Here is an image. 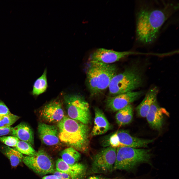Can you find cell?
Segmentation results:
<instances>
[{
  "label": "cell",
  "instance_id": "cell-17",
  "mask_svg": "<svg viewBox=\"0 0 179 179\" xmlns=\"http://www.w3.org/2000/svg\"><path fill=\"white\" fill-rule=\"evenodd\" d=\"M10 134L20 140L27 142L32 145L34 143V133L28 124L22 122L13 127Z\"/></svg>",
  "mask_w": 179,
  "mask_h": 179
},
{
  "label": "cell",
  "instance_id": "cell-5",
  "mask_svg": "<svg viewBox=\"0 0 179 179\" xmlns=\"http://www.w3.org/2000/svg\"><path fill=\"white\" fill-rule=\"evenodd\" d=\"M64 100L69 117L86 125L90 123L89 104L83 97L76 94L66 95Z\"/></svg>",
  "mask_w": 179,
  "mask_h": 179
},
{
  "label": "cell",
  "instance_id": "cell-19",
  "mask_svg": "<svg viewBox=\"0 0 179 179\" xmlns=\"http://www.w3.org/2000/svg\"><path fill=\"white\" fill-rule=\"evenodd\" d=\"M116 122L119 126L128 124L132 121L133 117V109L130 104L118 111L115 115Z\"/></svg>",
  "mask_w": 179,
  "mask_h": 179
},
{
  "label": "cell",
  "instance_id": "cell-15",
  "mask_svg": "<svg viewBox=\"0 0 179 179\" xmlns=\"http://www.w3.org/2000/svg\"><path fill=\"white\" fill-rule=\"evenodd\" d=\"M101 62L90 60L86 68V84L91 95H97V82Z\"/></svg>",
  "mask_w": 179,
  "mask_h": 179
},
{
  "label": "cell",
  "instance_id": "cell-1",
  "mask_svg": "<svg viewBox=\"0 0 179 179\" xmlns=\"http://www.w3.org/2000/svg\"><path fill=\"white\" fill-rule=\"evenodd\" d=\"M179 4L175 0L137 1L135 12L136 43L145 46L154 44L164 23L178 10Z\"/></svg>",
  "mask_w": 179,
  "mask_h": 179
},
{
  "label": "cell",
  "instance_id": "cell-27",
  "mask_svg": "<svg viewBox=\"0 0 179 179\" xmlns=\"http://www.w3.org/2000/svg\"><path fill=\"white\" fill-rule=\"evenodd\" d=\"M53 173V174L56 175L60 179H71L69 176L65 173L56 170Z\"/></svg>",
  "mask_w": 179,
  "mask_h": 179
},
{
  "label": "cell",
  "instance_id": "cell-13",
  "mask_svg": "<svg viewBox=\"0 0 179 179\" xmlns=\"http://www.w3.org/2000/svg\"><path fill=\"white\" fill-rule=\"evenodd\" d=\"M56 170L67 174L71 179H83L86 171L85 166L78 162L70 165L64 162L61 158L58 159L56 164Z\"/></svg>",
  "mask_w": 179,
  "mask_h": 179
},
{
  "label": "cell",
  "instance_id": "cell-22",
  "mask_svg": "<svg viewBox=\"0 0 179 179\" xmlns=\"http://www.w3.org/2000/svg\"><path fill=\"white\" fill-rule=\"evenodd\" d=\"M47 71L45 70L42 75L35 82L33 87L32 94L38 95L45 92L47 87Z\"/></svg>",
  "mask_w": 179,
  "mask_h": 179
},
{
  "label": "cell",
  "instance_id": "cell-4",
  "mask_svg": "<svg viewBox=\"0 0 179 179\" xmlns=\"http://www.w3.org/2000/svg\"><path fill=\"white\" fill-rule=\"evenodd\" d=\"M151 157L149 150L128 147H118L113 169L131 170L140 163L148 162Z\"/></svg>",
  "mask_w": 179,
  "mask_h": 179
},
{
  "label": "cell",
  "instance_id": "cell-30",
  "mask_svg": "<svg viewBox=\"0 0 179 179\" xmlns=\"http://www.w3.org/2000/svg\"><path fill=\"white\" fill-rule=\"evenodd\" d=\"M87 179H110L108 178H104L99 176H93L89 177Z\"/></svg>",
  "mask_w": 179,
  "mask_h": 179
},
{
  "label": "cell",
  "instance_id": "cell-23",
  "mask_svg": "<svg viewBox=\"0 0 179 179\" xmlns=\"http://www.w3.org/2000/svg\"><path fill=\"white\" fill-rule=\"evenodd\" d=\"M15 149L22 154L30 156L35 154L36 151L30 143L22 141L19 140L17 142Z\"/></svg>",
  "mask_w": 179,
  "mask_h": 179
},
{
  "label": "cell",
  "instance_id": "cell-28",
  "mask_svg": "<svg viewBox=\"0 0 179 179\" xmlns=\"http://www.w3.org/2000/svg\"><path fill=\"white\" fill-rule=\"evenodd\" d=\"M13 127H10L6 128H0V137L10 134Z\"/></svg>",
  "mask_w": 179,
  "mask_h": 179
},
{
  "label": "cell",
  "instance_id": "cell-8",
  "mask_svg": "<svg viewBox=\"0 0 179 179\" xmlns=\"http://www.w3.org/2000/svg\"><path fill=\"white\" fill-rule=\"evenodd\" d=\"M138 54H142L131 51H118L100 48L96 49L91 54L90 60L106 64H112L127 56Z\"/></svg>",
  "mask_w": 179,
  "mask_h": 179
},
{
  "label": "cell",
  "instance_id": "cell-21",
  "mask_svg": "<svg viewBox=\"0 0 179 179\" xmlns=\"http://www.w3.org/2000/svg\"><path fill=\"white\" fill-rule=\"evenodd\" d=\"M61 159L68 164L72 165L78 163L81 157L79 152L74 148L70 147L61 152Z\"/></svg>",
  "mask_w": 179,
  "mask_h": 179
},
{
  "label": "cell",
  "instance_id": "cell-7",
  "mask_svg": "<svg viewBox=\"0 0 179 179\" xmlns=\"http://www.w3.org/2000/svg\"><path fill=\"white\" fill-rule=\"evenodd\" d=\"M116 157V149L109 146L101 150L93 156L91 170L97 174H106L111 172Z\"/></svg>",
  "mask_w": 179,
  "mask_h": 179
},
{
  "label": "cell",
  "instance_id": "cell-14",
  "mask_svg": "<svg viewBox=\"0 0 179 179\" xmlns=\"http://www.w3.org/2000/svg\"><path fill=\"white\" fill-rule=\"evenodd\" d=\"M168 114L165 109L160 107L156 99L151 105L146 117L152 128L159 130L162 127L165 115Z\"/></svg>",
  "mask_w": 179,
  "mask_h": 179
},
{
  "label": "cell",
  "instance_id": "cell-20",
  "mask_svg": "<svg viewBox=\"0 0 179 179\" xmlns=\"http://www.w3.org/2000/svg\"><path fill=\"white\" fill-rule=\"evenodd\" d=\"M1 149L2 153L9 160L12 167L17 166L22 161V154L16 149L6 145L2 146Z\"/></svg>",
  "mask_w": 179,
  "mask_h": 179
},
{
  "label": "cell",
  "instance_id": "cell-29",
  "mask_svg": "<svg viewBox=\"0 0 179 179\" xmlns=\"http://www.w3.org/2000/svg\"><path fill=\"white\" fill-rule=\"evenodd\" d=\"M42 179H60L56 175L54 174L45 176Z\"/></svg>",
  "mask_w": 179,
  "mask_h": 179
},
{
  "label": "cell",
  "instance_id": "cell-12",
  "mask_svg": "<svg viewBox=\"0 0 179 179\" xmlns=\"http://www.w3.org/2000/svg\"><path fill=\"white\" fill-rule=\"evenodd\" d=\"M38 130L40 139L44 144L54 146L59 143L57 126L41 122L38 124Z\"/></svg>",
  "mask_w": 179,
  "mask_h": 179
},
{
  "label": "cell",
  "instance_id": "cell-11",
  "mask_svg": "<svg viewBox=\"0 0 179 179\" xmlns=\"http://www.w3.org/2000/svg\"><path fill=\"white\" fill-rule=\"evenodd\" d=\"M117 70L114 64L101 62L97 81V94L108 88L112 78L117 74Z\"/></svg>",
  "mask_w": 179,
  "mask_h": 179
},
{
  "label": "cell",
  "instance_id": "cell-24",
  "mask_svg": "<svg viewBox=\"0 0 179 179\" xmlns=\"http://www.w3.org/2000/svg\"><path fill=\"white\" fill-rule=\"evenodd\" d=\"M20 117L12 113L0 117V128H6L11 127Z\"/></svg>",
  "mask_w": 179,
  "mask_h": 179
},
{
  "label": "cell",
  "instance_id": "cell-18",
  "mask_svg": "<svg viewBox=\"0 0 179 179\" xmlns=\"http://www.w3.org/2000/svg\"><path fill=\"white\" fill-rule=\"evenodd\" d=\"M158 92V90L155 87L151 89L147 92L142 101L136 108L139 116L146 117L151 105L157 99Z\"/></svg>",
  "mask_w": 179,
  "mask_h": 179
},
{
  "label": "cell",
  "instance_id": "cell-26",
  "mask_svg": "<svg viewBox=\"0 0 179 179\" xmlns=\"http://www.w3.org/2000/svg\"><path fill=\"white\" fill-rule=\"evenodd\" d=\"M11 113L6 105L0 99V117Z\"/></svg>",
  "mask_w": 179,
  "mask_h": 179
},
{
  "label": "cell",
  "instance_id": "cell-3",
  "mask_svg": "<svg viewBox=\"0 0 179 179\" xmlns=\"http://www.w3.org/2000/svg\"><path fill=\"white\" fill-rule=\"evenodd\" d=\"M142 70L137 64H133L123 72L116 74L108 87L109 94L113 96L134 91L143 82Z\"/></svg>",
  "mask_w": 179,
  "mask_h": 179
},
{
  "label": "cell",
  "instance_id": "cell-16",
  "mask_svg": "<svg viewBox=\"0 0 179 179\" xmlns=\"http://www.w3.org/2000/svg\"><path fill=\"white\" fill-rule=\"evenodd\" d=\"M94 125L90 133L92 136L104 134L111 128V125L102 111L97 107L94 109Z\"/></svg>",
  "mask_w": 179,
  "mask_h": 179
},
{
  "label": "cell",
  "instance_id": "cell-25",
  "mask_svg": "<svg viewBox=\"0 0 179 179\" xmlns=\"http://www.w3.org/2000/svg\"><path fill=\"white\" fill-rule=\"evenodd\" d=\"M19 140L17 137L13 136L0 137V141L9 147H15Z\"/></svg>",
  "mask_w": 179,
  "mask_h": 179
},
{
  "label": "cell",
  "instance_id": "cell-6",
  "mask_svg": "<svg viewBox=\"0 0 179 179\" xmlns=\"http://www.w3.org/2000/svg\"><path fill=\"white\" fill-rule=\"evenodd\" d=\"M22 161L30 169L40 175L53 173L55 171L52 159L42 149L32 155L23 156Z\"/></svg>",
  "mask_w": 179,
  "mask_h": 179
},
{
  "label": "cell",
  "instance_id": "cell-2",
  "mask_svg": "<svg viewBox=\"0 0 179 179\" xmlns=\"http://www.w3.org/2000/svg\"><path fill=\"white\" fill-rule=\"evenodd\" d=\"M57 127L60 141L77 151L86 152L90 146L88 125L64 116Z\"/></svg>",
  "mask_w": 179,
  "mask_h": 179
},
{
  "label": "cell",
  "instance_id": "cell-9",
  "mask_svg": "<svg viewBox=\"0 0 179 179\" xmlns=\"http://www.w3.org/2000/svg\"><path fill=\"white\" fill-rule=\"evenodd\" d=\"M141 91H133L108 97L106 101V105L109 111L115 112L131 104L142 94Z\"/></svg>",
  "mask_w": 179,
  "mask_h": 179
},
{
  "label": "cell",
  "instance_id": "cell-10",
  "mask_svg": "<svg viewBox=\"0 0 179 179\" xmlns=\"http://www.w3.org/2000/svg\"><path fill=\"white\" fill-rule=\"evenodd\" d=\"M63 107L60 100H53L42 108L40 111V115L43 119L47 122L58 123L65 116Z\"/></svg>",
  "mask_w": 179,
  "mask_h": 179
}]
</instances>
